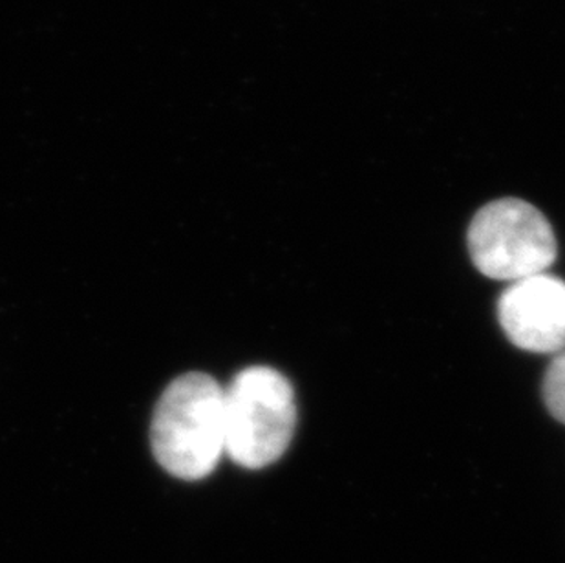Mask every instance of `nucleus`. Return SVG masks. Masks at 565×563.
Masks as SVG:
<instances>
[{
  "instance_id": "7ed1b4c3",
  "label": "nucleus",
  "mask_w": 565,
  "mask_h": 563,
  "mask_svg": "<svg viewBox=\"0 0 565 563\" xmlns=\"http://www.w3.org/2000/svg\"><path fill=\"white\" fill-rule=\"evenodd\" d=\"M467 244L481 275L509 284L547 272L558 253L550 220L520 198L481 208L470 222Z\"/></svg>"
},
{
  "instance_id": "f03ea898",
  "label": "nucleus",
  "mask_w": 565,
  "mask_h": 563,
  "mask_svg": "<svg viewBox=\"0 0 565 563\" xmlns=\"http://www.w3.org/2000/svg\"><path fill=\"white\" fill-rule=\"evenodd\" d=\"M225 395V454L260 470L286 454L297 428V403L288 378L269 367L236 373Z\"/></svg>"
},
{
  "instance_id": "39448f33",
  "label": "nucleus",
  "mask_w": 565,
  "mask_h": 563,
  "mask_svg": "<svg viewBox=\"0 0 565 563\" xmlns=\"http://www.w3.org/2000/svg\"><path fill=\"white\" fill-rule=\"evenodd\" d=\"M545 408L558 423L565 425V350L550 362L542 381Z\"/></svg>"
},
{
  "instance_id": "f257e3e1",
  "label": "nucleus",
  "mask_w": 565,
  "mask_h": 563,
  "mask_svg": "<svg viewBox=\"0 0 565 563\" xmlns=\"http://www.w3.org/2000/svg\"><path fill=\"white\" fill-rule=\"evenodd\" d=\"M150 443L156 461L174 478L213 474L225 452V395L216 379L202 372L174 379L156 404Z\"/></svg>"
},
{
  "instance_id": "20e7f679",
  "label": "nucleus",
  "mask_w": 565,
  "mask_h": 563,
  "mask_svg": "<svg viewBox=\"0 0 565 563\" xmlns=\"http://www.w3.org/2000/svg\"><path fill=\"white\" fill-rule=\"evenodd\" d=\"M498 322L512 344L529 353L565 350V282L547 273L512 282L498 300Z\"/></svg>"
}]
</instances>
